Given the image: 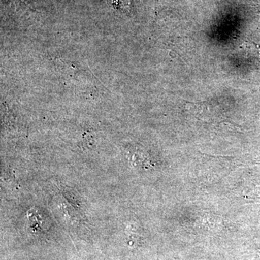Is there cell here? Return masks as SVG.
Returning <instances> with one entry per match:
<instances>
[{
	"label": "cell",
	"mask_w": 260,
	"mask_h": 260,
	"mask_svg": "<svg viewBox=\"0 0 260 260\" xmlns=\"http://www.w3.org/2000/svg\"><path fill=\"white\" fill-rule=\"evenodd\" d=\"M114 8L121 10L123 13L130 10V0H112Z\"/></svg>",
	"instance_id": "cell-1"
}]
</instances>
